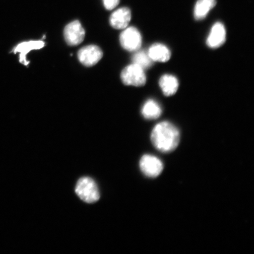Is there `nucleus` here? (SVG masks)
<instances>
[{
	"instance_id": "f257e3e1",
	"label": "nucleus",
	"mask_w": 254,
	"mask_h": 254,
	"mask_svg": "<svg viewBox=\"0 0 254 254\" xmlns=\"http://www.w3.org/2000/svg\"><path fill=\"white\" fill-rule=\"evenodd\" d=\"M180 132L177 127L170 122L158 124L152 129L151 139L158 150L170 152L176 150L180 142Z\"/></svg>"
},
{
	"instance_id": "f03ea898",
	"label": "nucleus",
	"mask_w": 254,
	"mask_h": 254,
	"mask_svg": "<svg viewBox=\"0 0 254 254\" xmlns=\"http://www.w3.org/2000/svg\"><path fill=\"white\" fill-rule=\"evenodd\" d=\"M75 193L79 198L87 203L96 202L100 197L97 184L90 177H82L78 181Z\"/></svg>"
},
{
	"instance_id": "7ed1b4c3",
	"label": "nucleus",
	"mask_w": 254,
	"mask_h": 254,
	"mask_svg": "<svg viewBox=\"0 0 254 254\" xmlns=\"http://www.w3.org/2000/svg\"><path fill=\"white\" fill-rule=\"evenodd\" d=\"M121 78L125 85L135 87H142L147 81L144 69L133 63L123 69Z\"/></svg>"
},
{
	"instance_id": "20e7f679",
	"label": "nucleus",
	"mask_w": 254,
	"mask_h": 254,
	"mask_svg": "<svg viewBox=\"0 0 254 254\" xmlns=\"http://www.w3.org/2000/svg\"><path fill=\"white\" fill-rule=\"evenodd\" d=\"M121 45L128 52H136L140 49L142 36L137 28L127 27L120 35Z\"/></svg>"
},
{
	"instance_id": "39448f33",
	"label": "nucleus",
	"mask_w": 254,
	"mask_h": 254,
	"mask_svg": "<svg viewBox=\"0 0 254 254\" xmlns=\"http://www.w3.org/2000/svg\"><path fill=\"white\" fill-rule=\"evenodd\" d=\"M139 167L145 176L155 178L163 170V164L160 159L151 155H144L139 161Z\"/></svg>"
},
{
	"instance_id": "423d86ee",
	"label": "nucleus",
	"mask_w": 254,
	"mask_h": 254,
	"mask_svg": "<svg viewBox=\"0 0 254 254\" xmlns=\"http://www.w3.org/2000/svg\"><path fill=\"white\" fill-rule=\"evenodd\" d=\"M65 40L69 46H78L84 41L85 32L84 28L78 20L69 23L64 31Z\"/></svg>"
},
{
	"instance_id": "0eeeda50",
	"label": "nucleus",
	"mask_w": 254,
	"mask_h": 254,
	"mask_svg": "<svg viewBox=\"0 0 254 254\" xmlns=\"http://www.w3.org/2000/svg\"><path fill=\"white\" fill-rule=\"evenodd\" d=\"M103 56V53L100 48L94 45L82 48L78 53L79 61L87 66L96 64L102 59Z\"/></svg>"
},
{
	"instance_id": "6e6552de",
	"label": "nucleus",
	"mask_w": 254,
	"mask_h": 254,
	"mask_svg": "<svg viewBox=\"0 0 254 254\" xmlns=\"http://www.w3.org/2000/svg\"><path fill=\"white\" fill-rule=\"evenodd\" d=\"M44 46H45V43L42 40L24 41L15 46L12 52L14 54L20 53L19 62L25 65H28L30 63L27 60L28 54L32 50L42 49Z\"/></svg>"
},
{
	"instance_id": "1a4fd4ad",
	"label": "nucleus",
	"mask_w": 254,
	"mask_h": 254,
	"mask_svg": "<svg viewBox=\"0 0 254 254\" xmlns=\"http://www.w3.org/2000/svg\"><path fill=\"white\" fill-rule=\"evenodd\" d=\"M226 40V30L223 24L217 22L214 24L209 33L206 44L212 49H217L223 45Z\"/></svg>"
},
{
	"instance_id": "9d476101",
	"label": "nucleus",
	"mask_w": 254,
	"mask_h": 254,
	"mask_svg": "<svg viewBox=\"0 0 254 254\" xmlns=\"http://www.w3.org/2000/svg\"><path fill=\"white\" fill-rule=\"evenodd\" d=\"M131 19V12L127 7H122L117 9L110 16V23L116 29H125L128 27Z\"/></svg>"
},
{
	"instance_id": "9b49d317",
	"label": "nucleus",
	"mask_w": 254,
	"mask_h": 254,
	"mask_svg": "<svg viewBox=\"0 0 254 254\" xmlns=\"http://www.w3.org/2000/svg\"><path fill=\"white\" fill-rule=\"evenodd\" d=\"M148 55L152 62L165 63L171 58V52L164 44L156 43L152 45L148 51Z\"/></svg>"
},
{
	"instance_id": "f8f14e48",
	"label": "nucleus",
	"mask_w": 254,
	"mask_h": 254,
	"mask_svg": "<svg viewBox=\"0 0 254 254\" xmlns=\"http://www.w3.org/2000/svg\"><path fill=\"white\" fill-rule=\"evenodd\" d=\"M159 84L164 94L168 97L176 94L179 87L177 78L170 74L162 76Z\"/></svg>"
},
{
	"instance_id": "ddd939ff",
	"label": "nucleus",
	"mask_w": 254,
	"mask_h": 254,
	"mask_svg": "<svg viewBox=\"0 0 254 254\" xmlns=\"http://www.w3.org/2000/svg\"><path fill=\"white\" fill-rule=\"evenodd\" d=\"M216 4V0H198L193 11L195 20H201L204 19Z\"/></svg>"
},
{
	"instance_id": "4468645a",
	"label": "nucleus",
	"mask_w": 254,
	"mask_h": 254,
	"mask_svg": "<svg viewBox=\"0 0 254 254\" xmlns=\"http://www.w3.org/2000/svg\"><path fill=\"white\" fill-rule=\"evenodd\" d=\"M142 114L145 119L148 120H155L161 115V108L156 101L153 100H149L146 101L142 107Z\"/></svg>"
},
{
	"instance_id": "2eb2a0df",
	"label": "nucleus",
	"mask_w": 254,
	"mask_h": 254,
	"mask_svg": "<svg viewBox=\"0 0 254 254\" xmlns=\"http://www.w3.org/2000/svg\"><path fill=\"white\" fill-rule=\"evenodd\" d=\"M132 61L133 64L140 66L144 70L145 69L150 68L153 63L149 57L148 53L144 51H139V52L136 51L132 56Z\"/></svg>"
},
{
	"instance_id": "dca6fc26",
	"label": "nucleus",
	"mask_w": 254,
	"mask_h": 254,
	"mask_svg": "<svg viewBox=\"0 0 254 254\" xmlns=\"http://www.w3.org/2000/svg\"><path fill=\"white\" fill-rule=\"evenodd\" d=\"M120 0H103L105 8L108 10H111L115 8L119 5Z\"/></svg>"
}]
</instances>
